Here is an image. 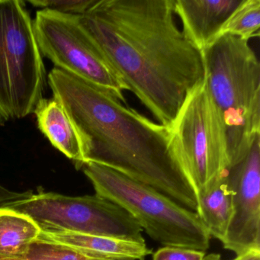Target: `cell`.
<instances>
[{"instance_id": "obj_8", "label": "cell", "mask_w": 260, "mask_h": 260, "mask_svg": "<svg viewBox=\"0 0 260 260\" xmlns=\"http://www.w3.org/2000/svg\"><path fill=\"white\" fill-rule=\"evenodd\" d=\"M79 16L46 9L37 11L33 25L41 54L56 68L104 88L127 105L123 91L128 87L83 28Z\"/></svg>"}, {"instance_id": "obj_19", "label": "cell", "mask_w": 260, "mask_h": 260, "mask_svg": "<svg viewBox=\"0 0 260 260\" xmlns=\"http://www.w3.org/2000/svg\"><path fill=\"white\" fill-rule=\"evenodd\" d=\"M32 193V191H13L0 184V208H10L16 202L29 197Z\"/></svg>"}, {"instance_id": "obj_13", "label": "cell", "mask_w": 260, "mask_h": 260, "mask_svg": "<svg viewBox=\"0 0 260 260\" xmlns=\"http://www.w3.org/2000/svg\"><path fill=\"white\" fill-rule=\"evenodd\" d=\"M225 172L197 191V214L211 237L220 242L232 216V192Z\"/></svg>"}, {"instance_id": "obj_9", "label": "cell", "mask_w": 260, "mask_h": 260, "mask_svg": "<svg viewBox=\"0 0 260 260\" xmlns=\"http://www.w3.org/2000/svg\"><path fill=\"white\" fill-rule=\"evenodd\" d=\"M225 174L232 192V216L223 248L237 255L260 252V135Z\"/></svg>"}, {"instance_id": "obj_2", "label": "cell", "mask_w": 260, "mask_h": 260, "mask_svg": "<svg viewBox=\"0 0 260 260\" xmlns=\"http://www.w3.org/2000/svg\"><path fill=\"white\" fill-rule=\"evenodd\" d=\"M48 83L78 132L85 164L112 169L197 213L196 191L173 155L167 127L63 70L54 68Z\"/></svg>"}, {"instance_id": "obj_10", "label": "cell", "mask_w": 260, "mask_h": 260, "mask_svg": "<svg viewBox=\"0 0 260 260\" xmlns=\"http://www.w3.org/2000/svg\"><path fill=\"white\" fill-rule=\"evenodd\" d=\"M243 0H174L183 33L201 51L220 36L222 28Z\"/></svg>"}, {"instance_id": "obj_14", "label": "cell", "mask_w": 260, "mask_h": 260, "mask_svg": "<svg viewBox=\"0 0 260 260\" xmlns=\"http://www.w3.org/2000/svg\"><path fill=\"white\" fill-rule=\"evenodd\" d=\"M41 233L29 216L12 208H0V260L25 255Z\"/></svg>"}, {"instance_id": "obj_20", "label": "cell", "mask_w": 260, "mask_h": 260, "mask_svg": "<svg viewBox=\"0 0 260 260\" xmlns=\"http://www.w3.org/2000/svg\"><path fill=\"white\" fill-rule=\"evenodd\" d=\"M233 260H260V252H249L237 255Z\"/></svg>"}, {"instance_id": "obj_18", "label": "cell", "mask_w": 260, "mask_h": 260, "mask_svg": "<svg viewBox=\"0 0 260 260\" xmlns=\"http://www.w3.org/2000/svg\"><path fill=\"white\" fill-rule=\"evenodd\" d=\"M205 252L179 247V246H164L153 253V260H203Z\"/></svg>"}, {"instance_id": "obj_16", "label": "cell", "mask_w": 260, "mask_h": 260, "mask_svg": "<svg viewBox=\"0 0 260 260\" xmlns=\"http://www.w3.org/2000/svg\"><path fill=\"white\" fill-rule=\"evenodd\" d=\"M2 260H106L92 258L77 251L54 243L37 240L25 255Z\"/></svg>"}, {"instance_id": "obj_5", "label": "cell", "mask_w": 260, "mask_h": 260, "mask_svg": "<svg viewBox=\"0 0 260 260\" xmlns=\"http://www.w3.org/2000/svg\"><path fill=\"white\" fill-rule=\"evenodd\" d=\"M47 83L25 3L0 0V126L34 113Z\"/></svg>"}, {"instance_id": "obj_15", "label": "cell", "mask_w": 260, "mask_h": 260, "mask_svg": "<svg viewBox=\"0 0 260 260\" xmlns=\"http://www.w3.org/2000/svg\"><path fill=\"white\" fill-rule=\"evenodd\" d=\"M260 27V0H243L222 28L220 36L232 35L249 41L258 34Z\"/></svg>"}, {"instance_id": "obj_17", "label": "cell", "mask_w": 260, "mask_h": 260, "mask_svg": "<svg viewBox=\"0 0 260 260\" xmlns=\"http://www.w3.org/2000/svg\"><path fill=\"white\" fill-rule=\"evenodd\" d=\"M97 0H29L28 4L42 10H51L64 14L82 16Z\"/></svg>"}, {"instance_id": "obj_11", "label": "cell", "mask_w": 260, "mask_h": 260, "mask_svg": "<svg viewBox=\"0 0 260 260\" xmlns=\"http://www.w3.org/2000/svg\"><path fill=\"white\" fill-rule=\"evenodd\" d=\"M38 240L70 248L100 259L145 260L153 252L146 243L69 231H42Z\"/></svg>"}, {"instance_id": "obj_4", "label": "cell", "mask_w": 260, "mask_h": 260, "mask_svg": "<svg viewBox=\"0 0 260 260\" xmlns=\"http://www.w3.org/2000/svg\"><path fill=\"white\" fill-rule=\"evenodd\" d=\"M81 169L95 194L124 208L159 244L202 252L209 248L211 236L197 213L109 167L89 162Z\"/></svg>"}, {"instance_id": "obj_12", "label": "cell", "mask_w": 260, "mask_h": 260, "mask_svg": "<svg viewBox=\"0 0 260 260\" xmlns=\"http://www.w3.org/2000/svg\"><path fill=\"white\" fill-rule=\"evenodd\" d=\"M38 127L51 144L74 161L76 168L85 164L80 135L65 109L55 99H42L34 112Z\"/></svg>"}, {"instance_id": "obj_1", "label": "cell", "mask_w": 260, "mask_h": 260, "mask_svg": "<svg viewBox=\"0 0 260 260\" xmlns=\"http://www.w3.org/2000/svg\"><path fill=\"white\" fill-rule=\"evenodd\" d=\"M175 15L174 0H97L79 16L129 91L164 127L205 80L202 51Z\"/></svg>"}, {"instance_id": "obj_6", "label": "cell", "mask_w": 260, "mask_h": 260, "mask_svg": "<svg viewBox=\"0 0 260 260\" xmlns=\"http://www.w3.org/2000/svg\"><path fill=\"white\" fill-rule=\"evenodd\" d=\"M166 127L173 155L196 194L226 171V127L205 80L191 89Z\"/></svg>"}, {"instance_id": "obj_7", "label": "cell", "mask_w": 260, "mask_h": 260, "mask_svg": "<svg viewBox=\"0 0 260 260\" xmlns=\"http://www.w3.org/2000/svg\"><path fill=\"white\" fill-rule=\"evenodd\" d=\"M9 208L29 216L42 231H69L146 243L137 220L112 201L98 194L69 196L40 192Z\"/></svg>"}, {"instance_id": "obj_21", "label": "cell", "mask_w": 260, "mask_h": 260, "mask_svg": "<svg viewBox=\"0 0 260 260\" xmlns=\"http://www.w3.org/2000/svg\"><path fill=\"white\" fill-rule=\"evenodd\" d=\"M203 260H222L220 254L211 253L205 255Z\"/></svg>"}, {"instance_id": "obj_3", "label": "cell", "mask_w": 260, "mask_h": 260, "mask_svg": "<svg viewBox=\"0 0 260 260\" xmlns=\"http://www.w3.org/2000/svg\"><path fill=\"white\" fill-rule=\"evenodd\" d=\"M248 42L223 35L202 51L205 82L226 127L228 167L260 135V64Z\"/></svg>"}]
</instances>
